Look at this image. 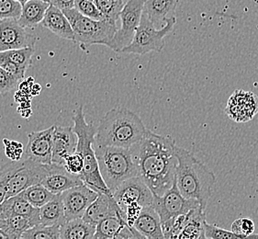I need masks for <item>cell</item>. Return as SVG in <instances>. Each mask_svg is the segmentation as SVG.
<instances>
[{"mask_svg":"<svg viewBox=\"0 0 258 239\" xmlns=\"http://www.w3.org/2000/svg\"><path fill=\"white\" fill-rule=\"evenodd\" d=\"M75 9L81 13L82 15L90 18L96 21L104 20V16L100 11H98L97 6L95 5L93 1L90 0H76Z\"/></svg>","mask_w":258,"mask_h":239,"instance_id":"obj_33","label":"cell"},{"mask_svg":"<svg viewBox=\"0 0 258 239\" xmlns=\"http://www.w3.org/2000/svg\"><path fill=\"white\" fill-rule=\"evenodd\" d=\"M133 227L143 235L144 238H164L159 215L152 205L142 209L139 215L135 219Z\"/></svg>","mask_w":258,"mask_h":239,"instance_id":"obj_20","label":"cell"},{"mask_svg":"<svg viewBox=\"0 0 258 239\" xmlns=\"http://www.w3.org/2000/svg\"><path fill=\"white\" fill-rule=\"evenodd\" d=\"M235 123H247L258 112V97L252 91L235 90L229 98L225 109Z\"/></svg>","mask_w":258,"mask_h":239,"instance_id":"obj_14","label":"cell"},{"mask_svg":"<svg viewBox=\"0 0 258 239\" xmlns=\"http://www.w3.org/2000/svg\"><path fill=\"white\" fill-rule=\"evenodd\" d=\"M42 1H45V2H48V3H50V0H42Z\"/></svg>","mask_w":258,"mask_h":239,"instance_id":"obj_44","label":"cell"},{"mask_svg":"<svg viewBox=\"0 0 258 239\" xmlns=\"http://www.w3.org/2000/svg\"><path fill=\"white\" fill-rule=\"evenodd\" d=\"M6 175L3 169H0V205L6 200Z\"/></svg>","mask_w":258,"mask_h":239,"instance_id":"obj_41","label":"cell"},{"mask_svg":"<svg viewBox=\"0 0 258 239\" xmlns=\"http://www.w3.org/2000/svg\"><path fill=\"white\" fill-rule=\"evenodd\" d=\"M63 166L69 173H71L73 175L80 176L84 167V160L82 156L80 154H78V152H74L73 154L68 155L64 158Z\"/></svg>","mask_w":258,"mask_h":239,"instance_id":"obj_37","label":"cell"},{"mask_svg":"<svg viewBox=\"0 0 258 239\" xmlns=\"http://www.w3.org/2000/svg\"><path fill=\"white\" fill-rule=\"evenodd\" d=\"M22 6L16 0H0V21L6 19H18Z\"/></svg>","mask_w":258,"mask_h":239,"instance_id":"obj_34","label":"cell"},{"mask_svg":"<svg viewBox=\"0 0 258 239\" xmlns=\"http://www.w3.org/2000/svg\"><path fill=\"white\" fill-rule=\"evenodd\" d=\"M152 206L159 215L165 238L176 217L186 214L192 209L197 208L201 205L195 200L184 197L177 189L176 181L174 180L172 187L166 193L161 196L154 195Z\"/></svg>","mask_w":258,"mask_h":239,"instance_id":"obj_9","label":"cell"},{"mask_svg":"<svg viewBox=\"0 0 258 239\" xmlns=\"http://www.w3.org/2000/svg\"><path fill=\"white\" fill-rule=\"evenodd\" d=\"M50 3L42 0H30L22 6V10L18 21L21 26L27 29H34L40 25L45 15Z\"/></svg>","mask_w":258,"mask_h":239,"instance_id":"obj_25","label":"cell"},{"mask_svg":"<svg viewBox=\"0 0 258 239\" xmlns=\"http://www.w3.org/2000/svg\"><path fill=\"white\" fill-rule=\"evenodd\" d=\"M74 31V42L81 46L101 44L109 47L110 41L118 30L117 23L109 20L96 21L79 13L75 8L63 10Z\"/></svg>","mask_w":258,"mask_h":239,"instance_id":"obj_6","label":"cell"},{"mask_svg":"<svg viewBox=\"0 0 258 239\" xmlns=\"http://www.w3.org/2000/svg\"><path fill=\"white\" fill-rule=\"evenodd\" d=\"M78 136L72 127L54 126L52 133V163L62 165L64 158L77 149Z\"/></svg>","mask_w":258,"mask_h":239,"instance_id":"obj_19","label":"cell"},{"mask_svg":"<svg viewBox=\"0 0 258 239\" xmlns=\"http://www.w3.org/2000/svg\"><path fill=\"white\" fill-rule=\"evenodd\" d=\"M6 156L12 159V161L21 160V156L23 154V146L21 143L4 139Z\"/></svg>","mask_w":258,"mask_h":239,"instance_id":"obj_38","label":"cell"},{"mask_svg":"<svg viewBox=\"0 0 258 239\" xmlns=\"http://www.w3.org/2000/svg\"><path fill=\"white\" fill-rule=\"evenodd\" d=\"M93 2L106 20L116 23L119 20L120 11L125 4L124 0H93Z\"/></svg>","mask_w":258,"mask_h":239,"instance_id":"obj_30","label":"cell"},{"mask_svg":"<svg viewBox=\"0 0 258 239\" xmlns=\"http://www.w3.org/2000/svg\"><path fill=\"white\" fill-rule=\"evenodd\" d=\"M40 25L62 39L74 42V31L62 11L50 3Z\"/></svg>","mask_w":258,"mask_h":239,"instance_id":"obj_21","label":"cell"},{"mask_svg":"<svg viewBox=\"0 0 258 239\" xmlns=\"http://www.w3.org/2000/svg\"><path fill=\"white\" fill-rule=\"evenodd\" d=\"M0 213L3 216L10 214L24 215L40 223V208L32 206L21 194H17L13 197L5 200L0 205Z\"/></svg>","mask_w":258,"mask_h":239,"instance_id":"obj_24","label":"cell"},{"mask_svg":"<svg viewBox=\"0 0 258 239\" xmlns=\"http://www.w3.org/2000/svg\"><path fill=\"white\" fill-rule=\"evenodd\" d=\"M254 223L248 217L238 218L232 223V232L236 234L239 239L248 238L249 235L254 233Z\"/></svg>","mask_w":258,"mask_h":239,"instance_id":"obj_32","label":"cell"},{"mask_svg":"<svg viewBox=\"0 0 258 239\" xmlns=\"http://www.w3.org/2000/svg\"><path fill=\"white\" fill-rule=\"evenodd\" d=\"M176 146L170 136L148 130L139 143L130 148L137 176L154 195H163L173 185L177 165Z\"/></svg>","mask_w":258,"mask_h":239,"instance_id":"obj_1","label":"cell"},{"mask_svg":"<svg viewBox=\"0 0 258 239\" xmlns=\"http://www.w3.org/2000/svg\"><path fill=\"white\" fill-rule=\"evenodd\" d=\"M145 0H127L119 14L120 28L117 30L110 41L109 48L114 52H120L124 47L128 46L135 37L139 26L144 11Z\"/></svg>","mask_w":258,"mask_h":239,"instance_id":"obj_10","label":"cell"},{"mask_svg":"<svg viewBox=\"0 0 258 239\" xmlns=\"http://www.w3.org/2000/svg\"><path fill=\"white\" fill-rule=\"evenodd\" d=\"M95 239L144 238L121 216H109L96 224Z\"/></svg>","mask_w":258,"mask_h":239,"instance_id":"obj_17","label":"cell"},{"mask_svg":"<svg viewBox=\"0 0 258 239\" xmlns=\"http://www.w3.org/2000/svg\"><path fill=\"white\" fill-rule=\"evenodd\" d=\"M21 197L25 199L27 202L31 203L32 206L36 208H41L44 204L50 202L55 194L49 192L46 188L43 187L41 184H35L22 191Z\"/></svg>","mask_w":258,"mask_h":239,"instance_id":"obj_28","label":"cell"},{"mask_svg":"<svg viewBox=\"0 0 258 239\" xmlns=\"http://www.w3.org/2000/svg\"><path fill=\"white\" fill-rule=\"evenodd\" d=\"M19 81L11 77L4 69L0 68V94H6L15 89Z\"/></svg>","mask_w":258,"mask_h":239,"instance_id":"obj_39","label":"cell"},{"mask_svg":"<svg viewBox=\"0 0 258 239\" xmlns=\"http://www.w3.org/2000/svg\"><path fill=\"white\" fill-rule=\"evenodd\" d=\"M112 195L122 212L130 205H140L142 207L152 205L154 200V194L138 176L130 177L122 182Z\"/></svg>","mask_w":258,"mask_h":239,"instance_id":"obj_11","label":"cell"},{"mask_svg":"<svg viewBox=\"0 0 258 239\" xmlns=\"http://www.w3.org/2000/svg\"><path fill=\"white\" fill-rule=\"evenodd\" d=\"M147 131L142 119L134 111L126 108H113L99 121L95 144L131 148L144 138Z\"/></svg>","mask_w":258,"mask_h":239,"instance_id":"obj_3","label":"cell"},{"mask_svg":"<svg viewBox=\"0 0 258 239\" xmlns=\"http://www.w3.org/2000/svg\"><path fill=\"white\" fill-rule=\"evenodd\" d=\"M179 0H145L144 11L155 27L174 16Z\"/></svg>","mask_w":258,"mask_h":239,"instance_id":"obj_22","label":"cell"},{"mask_svg":"<svg viewBox=\"0 0 258 239\" xmlns=\"http://www.w3.org/2000/svg\"><path fill=\"white\" fill-rule=\"evenodd\" d=\"M90 1H93V0H90Z\"/></svg>","mask_w":258,"mask_h":239,"instance_id":"obj_47","label":"cell"},{"mask_svg":"<svg viewBox=\"0 0 258 239\" xmlns=\"http://www.w3.org/2000/svg\"><path fill=\"white\" fill-rule=\"evenodd\" d=\"M35 49L34 47H26L21 49H14L4 51L3 53L12 62L17 64L21 68L27 69L30 68L32 64V56L34 54Z\"/></svg>","mask_w":258,"mask_h":239,"instance_id":"obj_31","label":"cell"},{"mask_svg":"<svg viewBox=\"0 0 258 239\" xmlns=\"http://www.w3.org/2000/svg\"><path fill=\"white\" fill-rule=\"evenodd\" d=\"M0 68L4 69L7 73L19 82L25 78L26 70L12 62L6 56L3 52H0Z\"/></svg>","mask_w":258,"mask_h":239,"instance_id":"obj_35","label":"cell"},{"mask_svg":"<svg viewBox=\"0 0 258 239\" xmlns=\"http://www.w3.org/2000/svg\"><path fill=\"white\" fill-rule=\"evenodd\" d=\"M45 164L32 161L29 158L13 161L2 168L6 174V200L21 193L27 188L40 184L46 173Z\"/></svg>","mask_w":258,"mask_h":239,"instance_id":"obj_8","label":"cell"},{"mask_svg":"<svg viewBox=\"0 0 258 239\" xmlns=\"http://www.w3.org/2000/svg\"><path fill=\"white\" fill-rule=\"evenodd\" d=\"M83 183L81 177L69 173L62 165L51 163L47 165L46 173L40 184L53 194H61Z\"/></svg>","mask_w":258,"mask_h":239,"instance_id":"obj_16","label":"cell"},{"mask_svg":"<svg viewBox=\"0 0 258 239\" xmlns=\"http://www.w3.org/2000/svg\"><path fill=\"white\" fill-rule=\"evenodd\" d=\"M66 222L61 194H55L50 202L40 208V224L42 225H59Z\"/></svg>","mask_w":258,"mask_h":239,"instance_id":"obj_27","label":"cell"},{"mask_svg":"<svg viewBox=\"0 0 258 239\" xmlns=\"http://www.w3.org/2000/svg\"><path fill=\"white\" fill-rule=\"evenodd\" d=\"M75 2L76 0H52L51 4L63 11L75 8Z\"/></svg>","mask_w":258,"mask_h":239,"instance_id":"obj_40","label":"cell"},{"mask_svg":"<svg viewBox=\"0 0 258 239\" xmlns=\"http://www.w3.org/2000/svg\"><path fill=\"white\" fill-rule=\"evenodd\" d=\"M109 216H121L124 213L119 208L112 194L98 193V196L88 206L82 218L91 224H97Z\"/></svg>","mask_w":258,"mask_h":239,"instance_id":"obj_18","label":"cell"},{"mask_svg":"<svg viewBox=\"0 0 258 239\" xmlns=\"http://www.w3.org/2000/svg\"><path fill=\"white\" fill-rule=\"evenodd\" d=\"M98 193L84 183L61 193L66 221L82 218L88 206L98 196Z\"/></svg>","mask_w":258,"mask_h":239,"instance_id":"obj_13","label":"cell"},{"mask_svg":"<svg viewBox=\"0 0 258 239\" xmlns=\"http://www.w3.org/2000/svg\"><path fill=\"white\" fill-rule=\"evenodd\" d=\"M176 156L175 181L177 189L184 197L195 200L206 210L217 182L215 174L190 151L176 146Z\"/></svg>","mask_w":258,"mask_h":239,"instance_id":"obj_2","label":"cell"},{"mask_svg":"<svg viewBox=\"0 0 258 239\" xmlns=\"http://www.w3.org/2000/svg\"><path fill=\"white\" fill-rule=\"evenodd\" d=\"M124 1H125V2H126V1H127V0H124Z\"/></svg>","mask_w":258,"mask_h":239,"instance_id":"obj_46","label":"cell"},{"mask_svg":"<svg viewBox=\"0 0 258 239\" xmlns=\"http://www.w3.org/2000/svg\"><path fill=\"white\" fill-rule=\"evenodd\" d=\"M21 238L60 239V226L37 224L26 230L21 235Z\"/></svg>","mask_w":258,"mask_h":239,"instance_id":"obj_29","label":"cell"},{"mask_svg":"<svg viewBox=\"0 0 258 239\" xmlns=\"http://www.w3.org/2000/svg\"><path fill=\"white\" fill-rule=\"evenodd\" d=\"M98 169L111 193L130 177L137 176L132 151L130 148L98 146L94 142Z\"/></svg>","mask_w":258,"mask_h":239,"instance_id":"obj_5","label":"cell"},{"mask_svg":"<svg viewBox=\"0 0 258 239\" xmlns=\"http://www.w3.org/2000/svg\"><path fill=\"white\" fill-rule=\"evenodd\" d=\"M176 22V17L172 16L165 20L163 28L157 30L155 24L143 12L133 41L120 52L144 55L151 52H162L165 47V38L172 32Z\"/></svg>","mask_w":258,"mask_h":239,"instance_id":"obj_7","label":"cell"},{"mask_svg":"<svg viewBox=\"0 0 258 239\" xmlns=\"http://www.w3.org/2000/svg\"><path fill=\"white\" fill-rule=\"evenodd\" d=\"M96 232V224L83 218L66 221L60 226V239H91Z\"/></svg>","mask_w":258,"mask_h":239,"instance_id":"obj_26","label":"cell"},{"mask_svg":"<svg viewBox=\"0 0 258 239\" xmlns=\"http://www.w3.org/2000/svg\"><path fill=\"white\" fill-rule=\"evenodd\" d=\"M51 1H52V0H50V3H51Z\"/></svg>","mask_w":258,"mask_h":239,"instance_id":"obj_45","label":"cell"},{"mask_svg":"<svg viewBox=\"0 0 258 239\" xmlns=\"http://www.w3.org/2000/svg\"><path fill=\"white\" fill-rule=\"evenodd\" d=\"M17 2H19L21 6L24 5V4H26L28 1H30V0H16Z\"/></svg>","mask_w":258,"mask_h":239,"instance_id":"obj_42","label":"cell"},{"mask_svg":"<svg viewBox=\"0 0 258 239\" xmlns=\"http://www.w3.org/2000/svg\"><path fill=\"white\" fill-rule=\"evenodd\" d=\"M38 38L21 26L18 19H6L0 21V52L34 47Z\"/></svg>","mask_w":258,"mask_h":239,"instance_id":"obj_12","label":"cell"},{"mask_svg":"<svg viewBox=\"0 0 258 239\" xmlns=\"http://www.w3.org/2000/svg\"><path fill=\"white\" fill-rule=\"evenodd\" d=\"M54 126L28 135L25 149L26 158L40 164H51L52 153V133Z\"/></svg>","mask_w":258,"mask_h":239,"instance_id":"obj_15","label":"cell"},{"mask_svg":"<svg viewBox=\"0 0 258 239\" xmlns=\"http://www.w3.org/2000/svg\"><path fill=\"white\" fill-rule=\"evenodd\" d=\"M205 238L211 239H237L238 236L232 231L219 227L215 224H209L205 222L204 224Z\"/></svg>","mask_w":258,"mask_h":239,"instance_id":"obj_36","label":"cell"},{"mask_svg":"<svg viewBox=\"0 0 258 239\" xmlns=\"http://www.w3.org/2000/svg\"><path fill=\"white\" fill-rule=\"evenodd\" d=\"M248 238H258V234H251V235H249L248 236Z\"/></svg>","mask_w":258,"mask_h":239,"instance_id":"obj_43","label":"cell"},{"mask_svg":"<svg viewBox=\"0 0 258 239\" xmlns=\"http://www.w3.org/2000/svg\"><path fill=\"white\" fill-rule=\"evenodd\" d=\"M72 119L74 122L73 131L78 136L76 152L81 155L84 160V167L79 177H81L84 184L97 193L112 194L105 184L98 169V160L94 149L97 127L92 123H87L82 105L78 107Z\"/></svg>","mask_w":258,"mask_h":239,"instance_id":"obj_4","label":"cell"},{"mask_svg":"<svg viewBox=\"0 0 258 239\" xmlns=\"http://www.w3.org/2000/svg\"><path fill=\"white\" fill-rule=\"evenodd\" d=\"M206 210L201 206L192 209L186 216V224L182 229L178 239L205 238L204 224L206 222Z\"/></svg>","mask_w":258,"mask_h":239,"instance_id":"obj_23","label":"cell"}]
</instances>
